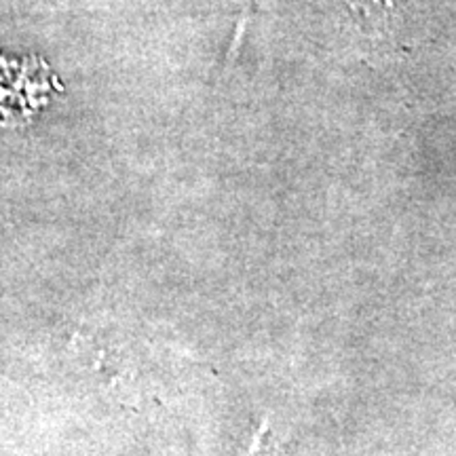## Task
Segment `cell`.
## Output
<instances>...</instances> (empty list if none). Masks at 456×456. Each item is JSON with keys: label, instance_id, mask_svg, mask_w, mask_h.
Masks as SVG:
<instances>
[{"label": "cell", "instance_id": "6da1fadb", "mask_svg": "<svg viewBox=\"0 0 456 456\" xmlns=\"http://www.w3.org/2000/svg\"><path fill=\"white\" fill-rule=\"evenodd\" d=\"M245 456H281V444L275 436H273L269 420L260 427V431L256 433L252 446H249Z\"/></svg>", "mask_w": 456, "mask_h": 456}]
</instances>
